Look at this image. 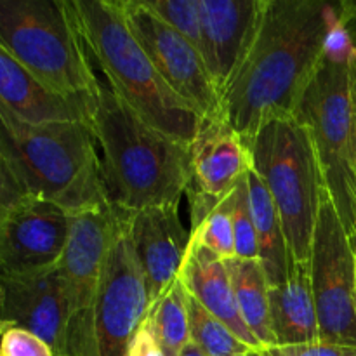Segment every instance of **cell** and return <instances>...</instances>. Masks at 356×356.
Masks as SVG:
<instances>
[{"mask_svg": "<svg viewBox=\"0 0 356 356\" xmlns=\"http://www.w3.org/2000/svg\"><path fill=\"white\" fill-rule=\"evenodd\" d=\"M336 28L337 2H261L249 49L222 92V117L247 145L268 118L296 115Z\"/></svg>", "mask_w": 356, "mask_h": 356, "instance_id": "1", "label": "cell"}, {"mask_svg": "<svg viewBox=\"0 0 356 356\" xmlns=\"http://www.w3.org/2000/svg\"><path fill=\"white\" fill-rule=\"evenodd\" d=\"M26 195L73 214L108 204L99 146L89 125H31L0 106V209Z\"/></svg>", "mask_w": 356, "mask_h": 356, "instance_id": "2", "label": "cell"}, {"mask_svg": "<svg viewBox=\"0 0 356 356\" xmlns=\"http://www.w3.org/2000/svg\"><path fill=\"white\" fill-rule=\"evenodd\" d=\"M99 80L92 132L108 202L125 212L179 205L193 179L191 145L146 124Z\"/></svg>", "mask_w": 356, "mask_h": 356, "instance_id": "3", "label": "cell"}, {"mask_svg": "<svg viewBox=\"0 0 356 356\" xmlns=\"http://www.w3.org/2000/svg\"><path fill=\"white\" fill-rule=\"evenodd\" d=\"M72 6L92 65L108 87L146 124L191 145L204 118L174 92L143 51L120 0H72Z\"/></svg>", "mask_w": 356, "mask_h": 356, "instance_id": "4", "label": "cell"}, {"mask_svg": "<svg viewBox=\"0 0 356 356\" xmlns=\"http://www.w3.org/2000/svg\"><path fill=\"white\" fill-rule=\"evenodd\" d=\"M0 49L58 92H99L72 0H0Z\"/></svg>", "mask_w": 356, "mask_h": 356, "instance_id": "5", "label": "cell"}, {"mask_svg": "<svg viewBox=\"0 0 356 356\" xmlns=\"http://www.w3.org/2000/svg\"><path fill=\"white\" fill-rule=\"evenodd\" d=\"M351 40L337 23L296 117L309 129L323 183L356 252V163L351 141Z\"/></svg>", "mask_w": 356, "mask_h": 356, "instance_id": "6", "label": "cell"}, {"mask_svg": "<svg viewBox=\"0 0 356 356\" xmlns=\"http://www.w3.org/2000/svg\"><path fill=\"white\" fill-rule=\"evenodd\" d=\"M252 167L266 184L294 263H309L325 183L309 129L296 115L268 118L249 145Z\"/></svg>", "mask_w": 356, "mask_h": 356, "instance_id": "7", "label": "cell"}, {"mask_svg": "<svg viewBox=\"0 0 356 356\" xmlns=\"http://www.w3.org/2000/svg\"><path fill=\"white\" fill-rule=\"evenodd\" d=\"M355 254L336 207L325 193L309 257L313 298L323 343L356 346Z\"/></svg>", "mask_w": 356, "mask_h": 356, "instance_id": "8", "label": "cell"}, {"mask_svg": "<svg viewBox=\"0 0 356 356\" xmlns=\"http://www.w3.org/2000/svg\"><path fill=\"white\" fill-rule=\"evenodd\" d=\"M149 306L148 285L129 235L127 212L124 211L90 315L96 356H127Z\"/></svg>", "mask_w": 356, "mask_h": 356, "instance_id": "9", "label": "cell"}, {"mask_svg": "<svg viewBox=\"0 0 356 356\" xmlns=\"http://www.w3.org/2000/svg\"><path fill=\"white\" fill-rule=\"evenodd\" d=\"M125 21L160 75L204 120L222 115V101L200 51L167 24L146 0H120Z\"/></svg>", "mask_w": 356, "mask_h": 356, "instance_id": "10", "label": "cell"}, {"mask_svg": "<svg viewBox=\"0 0 356 356\" xmlns=\"http://www.w3.org/2000/svg\"><path fill=\"white\" fill-rule=\"evenodd\" d=\"M72 219L68 209L31 195L0 209V275L56 266L68 243Z\"/></svg>", "mask_w": 356, "mask_h": 356, "instance_id": "11", "label": "cell"}, {"mask_svg": "<svg viewBox=\"0 0 356 356\" xmlns=\"http://www.w3.org/2000/svg\"><path fill=\"white\" fill-rule=\"evenodd\" d=\"M2 325L30 330L59 356L70 322L68 285L59 266L0 275Z\"/></svg>", "mask_w": 356, "mask_h": 356, "instance_id": "12", "label": "cell"}, {"mask_svg": "<svg viewBox=\"0 0 356 356\" xmlns=\"http://www.w3.org/2000/svg\"><path fill=\"white\" fill-rule=\"evenodd\" d=\"M179 205H159L127 212V228L141 263L152 302L179 278L191 233L179 219Z\"/></svg>", "mask_w": 356, "mask_h": 356, "instance_id": "13", "label": "cell"}, {"mask_svg": "<svg viewBox=\"0 0 356 356\" xmlns=\"http://www.w3.org/2000/svg\"><path fill=\"white\" fill-rule=\"evenodd\" d=\"M263 0H198L202 58L218 87L226 90L238 70L259 21Z\"/></svg>", "mask_w": 356, "mask_h": 356, "instance_id": "14", "label": "cell"}, {"mask_svg": "<svg viewBox=\"0 0 356 356\" xmlns=\"http://www.w3.org/2000/svg\"><path fill=\"white\" fill-rule=\"evenodd\" d=\"M96 97L66 96L35 79L0 49V106L31 125L86 124L92 129Z\"/></svg>", "mask_w": 356, "mask_h": 356, "instance_id": "15", "label": "cell"}, {"mask_svg": "<svg viewBox=\"0 0 356 356\" xmlns=\"http://www.w3.org/2000/svg\"><path fill=\"white\" fill-rule=\"evenodd\" d=\"M193 179L186 191L205 195L221 204L252 167V156L242 136L225 117L207 118L191 143Z\"/></svg>", "mask_w": 356, "mask_h": 356, "instance_id": "16", "label": "cell"}, {"mask_svg": "<svg viewBox=\"0 0 356 356\" xmlns=\"http://www.w3.org/2000/svg\"><path fill=\"white\" fill-rule=\"evenodd\" d=\"M179 280L188 294L216 318L221 320L226 327H229V330L238 339L249 344L252 350H263L259 341L250 332L240 315L229 271L222 257L191 238L181 268Z\"/></svg>", "mask_w": 356, "mask_h": 356, "instance_id": "17", "label": "cell"}, {"mask_svg": "<svg viewBox=\"0 0 356 356\" xmlns=\"http://www.w3.org/2000/svg\"><path fill=\"white\" fill-rule=\"evenodd\" d=\"M270 323L275 348L322 341L309 263H294L287 280L270 287Z\"/></svg>", "mask_w": 356, "mask_h": 356, "instance_id": "18", "label": "cell"}, {"mask_svg": "<svg viewBox=\"0 0 356 356\" xmlns=\"http://www.w3.org/2000/svg\"><path fill=\"white\" fill-rule=\"evenodd\" d=\"M247 183H249L250 211H252L257 245H259V261L266 271L268 282L273 287L287 280L294 261L289 250L277 205L254 167H250L247 172Z\"/></svg>", "mask_w": 356, "mask_h": 356, "instance_id": "19", "label": "cell"}, {"mask_svg": "<svg viewBox=\"0 0 356 356\" xmlns=\"http://www.w3.org/2000/svg\"><path fill=\"white\" fill-rule=\"evenodd\" d=\"M243 322L263 350L275 348L270 323V282L259 259H225Z\"/></svg>", "mask_w": 356, "mask_h": 356, "instance_id": "20", "label": "cell"}, {"mask_svg": "<svg viewBox=\"0 0 356 356\" xmlns=\"http://www.w3.org/2000/svg\"><path fill=\"white\" fill-rule=\"evenodd\" d=\"M145 323L155 336L163 355H181V351L191 339L188 294L179 278L152 302Z\"/></svg>", "mask_w": 356, "mask_h": 356, "instance_id": "21", "label": "cell"}, {"mask_svg": "<svg viewBox=\"0 0 356 356\" xmlns=\"http://www.w3.org/2000/svg\"><path fill=\"white\" fill-rule=\"evenodd\" d=\"M188 294V292H186ZM190 339L207 356H245L252 351L249 344L235 336L221 320L209 313L188 294Z\"/></svg>", "mask_w": 356, "mask_h": 356, "instance_id": "22", "label": "cell"}, {"mask_svg": "<svg viewBox=\"0 0 356 356\" xmlns=\"http://www.w3.org/2000/svg\"><path fill=\"white\" fill-rule=\"evenodd\" d=\"M225 202L228 205L229 216H232L236 257H242V259H259V245H257L256 226H254L252 211H250L247 174L226 195Z\"/></svg>", "mask_w": 356, "mask_h": 356, "instance_id": "23", "label": "cell"}, {"mask_svg": "<svg viewBox=\"0 0 356 356\" xmlns=\"http://www.w3.org/2000/svg\"><path fill=\"white\" fill-rule=\"evenodd\" d=\"M191 238L211 249L222 259H232L236 256L232 216L225 200L202 221L200 226L191 229Z\"/></svg>", "mask_w": 356, "mask_h": 356, "instance_id": "24", "label": "cell"}, {"mask_svg": "<svg viewBox=\"0 0 356 356\" xmlns=\"http://www.w3.org/2000/svg\"><path fill=\"white\" fill-rule=\"evenodd\" d=\"M146 2L167 24L179 31L200 51L202 23L198 0H146Z\"/></svg>", "mask_w": 356, "mask_h": 356, "instance_id": "25", "label": "cell"}, {"mask_svg": "<svg viewBox=\"0 0 356 356\" xmlns=\"http://www.w3.org/2000/svg\"><path fill=\"white\" fill-rule=\"evenodd\" d=\"M0 356H56L52 348L31 334L14 325H2V355Z\"/></svg>", "mask_w": 356, "mask_h": 356, "instance_id": "26", "label": "cell"}, {"mask_svg": "<svg viewBox=\"0 0 356 356\" xmlns=\"http://www.w3.org/2000/svg\"><path fill=\"white\" fill-rule=\"evenodd\" d=\"M264 356H356V346H343V344H329L318 341L313 344L287 348H268L263 350Z\"/></svg>", "mask_w": 356, "mask_h": 356, "instance_id": "27", "label": "cell"}, {"mask_svg": "<svg viewBox=\"0 0 356 356\" xmlns=\"http://www.w3.org/2000/svg\"><path fill=\"white\" fill-rule=\"evenodd\" d=\"M127 356H165L160 350L155 336L152 334L149 327L143 323L141 329L138 330L136 337L132 339L131 348H129Z\"/></svg>", "mask_w": 356, "mask_h": 356, "instance_id": "28", "label": "cell"}, {"mask_svg": "<svg viewBox=\"0 0 356 356\" xmlns=\"http://www.w3.org/2000/svg\"><path fill=\"white\" fill-rule=\"evenodd\" d=\"M337 23L344 33L356 45V0H341L337 2Z\"/></svg>", "mask_w": 356, "mask_h": 356, "instance_id": "29", "label": "cell"}, {"mask_svg": "<svg viewBox=\"0 0 356 356\" xmlns=\"http://www.w3.org/2000/svg\"><path fill=\"white\" fill-rule=\"evenodd\" d=\"M350 80H351V141L356 163V45L351 47L350 54Z\"/></svg>", "mask_w": 356, "mask_h": 356, "instance_id": "30", "label": "cell"}, {"mask_svg": "<svg viewBox=\"0 0 356 356\" xmlns=\"http://www.w3.org/2000/svg\"><path fill=\"white\" fill-rule=\"evenodd\" d=\"M179 356H207V355H205L204 351H202L200 348L197 346V344L191 343V341H190V343H188L186 346H184V350L181 351Z\"/></svg>", "mask_w": 356, "mask_h": 356, "instance_id": "31", "label": "cell"}, {"mask_svg": "<svg viewBox=\"0 0 356 356\" xmlns=\"http://www.w3.org/2000/svg\"><path fill=\"white\" fill-rule=\"evenodd\" d=\"M245 356H264V353H263V350H252L250 353H247Z\"/></svg>", "mask_w": 356, "mask_h": 356, "instance_id": "32", "label": "cell"}, {"mask_svg": "<svg viewBox=\"0 0 356 356\" xmlns=\"http://www.w3.org/2000/svg\"><path fill=\"white\" fill-rule=\"evenodd\" d=\"M355 261H356V254H355Z\"/></svg>", "mask_w": 356, "mask_h": 356, "instance_id": "33", "label": "cell"}]
</instances>
